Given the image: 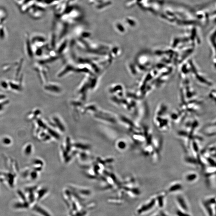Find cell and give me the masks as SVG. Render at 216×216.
Returning a JSON list of instances; mask_svg holds the SVG:
<instances>
[{"mask_svg": "<svg viewBox=\"0 0 216 216\" xmlns=\"http://www.w3.org/2000/svg\"><path fill=\"white\" fill-rule=\"evenodd\" d=\"M156 202V198H153V199L149 201L147 203L143 204L137 210L138 213L140 214L144 213V212H147L151 210L154 207Z\"/></svg>", "mask_w": 216, "mask_h": 216, "instance_id": "obj_1", "label": "cell"}, {"mask_svg": "<svg viewBox=\"0 0 216 216\" xmlns=\"http://www.w3.org/2000/svg\"><path fill=\"white\" fill-rule=\"evenodd\" d=\"M33 10L32 8L30 10V14L32 17L34 18H40L42 17L43 13V10L42 9V7L39 6H34Z\"/></svg>", "mask_w": 216, "mask_h": 216, "instance_id": "obj_2", "label": "cell"}, {"mask_svg": "<svg viewBox=\"0 0 216 216\" xmlns=\"http://www.w3.org/2000/svg\"><path fill=\"white\" fill-rule=\"evenodd\" d=\"M198 178V175L195 172H189L187 173L184 176L185 181L190 183L195 182Z\"/></svg>", "mask_w": 216, "mask_h": 216, "instance_id": "obj_3", "label": "cell"}, {"mask_svg": "<svg viewBox=\"0 0 216 216\" xmlns=\"http://www.w3.org/2000/svg\"><path fill=\"white\" fill-rule=\"evenodd\" d=\"M182 189V185L181 183L175 182L172 184L168 187V193H173L179 191Z\"/></svg>", "mask_w": 216, "mask_h": 216, "instance_id": "obj_4", "label": "cell"}, {"mask_svg": "<svg viewBox=\"0 0 216 216\" xmlns=\"http://www.w3.org/2000/svg\"><path fill=\"white\" fill-rule=\"evenodd\" d=\"M177 201L179 205V207H181L182 210L184 212H187L188 210V207L186 201L184 198L181 196H179L177 197Z\"/></svg>", "mask_w": 216, "mask_h": 216, "instance_id": "obj_5", "label": "cell"}, {"mask_svg": "<svg viewBox=\"0 0 216 216\" xmlns=\"http://www.w3.org/2000/svg\"><path fill=\"white\" fill-rule=\"evenodd\" d=\"M33 209L36 211L37 212L41 214L42 215L44 216H50V215H49V214L47 212H46V210L42 208L41 207L37 206V205H36V206H34V208H33Z\"/></svg>", "mask_w": 216, "mask_h": 216, "instance_id": "obj_6", "label": "cell"}, {"mask_svg": "<svg viewBox=\"0 0 216 216\" xmlns=\"http://www.w3.org/2000/svg\"><path fill=\"white\" fill-rule=\"evenodd\" d=\"M165 194H161L158 195L156 198V201L158 203L160 207H163L164 205V200L165 198Z\"/></svg>", "mask_w": 216, "mask_h": 216, "instance_id": "obj_7", "label": "cell"}, {"mask_svg": "<svg viewBox=\"0 0 216 216\" xmlns=\"http://www.w3.org/2000/svg\"><path fill=\"white\" fill-rule=\"evenodd\" d=\"M29 206V203L26 202L24 203H17L15 205V207L18 208H27Z\"/></svg>", "mask_w": 216, "mask_h": 216, "instance_id": "obj_8", "label": "cell"}, {"mask_svg": "<svg viewBox=\"0 0 216 216\" xmlns=\"http://www.w3.org/2000/svg\"><path fill=\"white\" fill-rule=\"evenodd\" d=\"M27 46L28 53L30 56H32V50L31 49V47L30 46L29 42V40L27 41Z\"/></svg>", "mask_w": 216, "mask_h": 216, "instance_id": "obj_9", "label": "cell"}, {"mask_svg": "<svg viewBox=\"0 0 216 216\" xmlns=\"http://www.w3.org/2000/svg\"><path fill=\"white\" fill-rule=\"evenodd\" d=\"M45 191L43 190H41L39 192V198L38 199H40L41 198L43 195L45 194Z\"/></svg>", "mask_w": 216, "mask_h": 216, "instance_id": "obj_10", "label": "cell"}, {"mask_svg": "<svg viewBox=\"0 0 216 216\" xmlns=\"http://www.w3.org/2000/svg\"><path fill=\"white\" fill-rule=\"evenodd\" d=\"M8 101H4V102H2V103H0V111L2 110L4 106L5 105V104H6L8 103Z\"/></svg>", "mask_w": 216, "mask_h": 216, "instance_id": "obj_11", "label": "cell"}, {"mask_svg": "<svg viewBox=\"0 0 216 216\" xmlns=\"http://www.w3.org/2000/svg\"><path fill=\"white\" fill-rule=\"evenodd\" d=\"M11 87H12V88H13V89H17V90H18V89H19V86H17V85H15V84H11Z\"/></svg>", "mask_w": 216, "mask_h": 216, "instance_id": "obj_12", "label": "cell"}, {"mask_svg": "<svg viewBox=\"0 0 216 216\" xmlns=\"http://www.w3.org/2000/svg\"><path fill=\"white\" fill-rule=\"evenodd\" d=\"M19 195H20V197L22 198V199H23V200H26L25 197L24 195H23V194H22V193L21 192H19Z\"/></svg>", "mask_w": 216, "mask_h": 216, "instance_id": "obj_13", "label": "cell"}, {"mask_svg": "<svg viewBox=\"0 0 216 216\" xmlns=\"http://www.w3.org/2000/svg\"><path fill=\"white\" fill-rule=\"evenodd\" d=\"M41 53L42 51L40 49L37 50L36 52V55H41Z\"/></svg>", "mask_w": 216, "mask_h": 216, "instance_id": "obj_14", "label": "cell"}, {"mask_svg": "<svg viewBox=\"0 0 216 216\" xmlns=\"http://www.w3.org/2000/svg\"><path fill=\"white\" fill-rule=\"evenodd\" d=\"M5 97L4 95H0V99H4Z\"/></svg>", "mask_w": 216, "mask_h": 216, "instance_id": "obj_15", "label": "cell"}, {"mask_svg": "<svg viewBox=\"0 0 216 216\" xmlns=\"http://www.w3.org/2000/svg\"><path fill=\"white\" fill-rule=\"evenodd\" d=\"M2 85H3V87H5V88H6V86H7V85H6V83H5V82L2 83Z\"/></svg>", "mask_w": 216, "mask_h": 216, "instance_id": "obj_16", "label": "cell"}, {"mask_svg": "<svg viewBox=\"0 0 216 216\" xmlns=\"http://www.w3.org/2000/svg\"><path fill=\"white\" fill-rule=\"evenodd\" d=\"M160 214L162 216H168V215H166V214H165V213H163V212H161Z\"/></svg>", "mask_w": 216, "mask_h": 216, "instance_id": "obj_17", "label": "cell"}, {"mask_svg": "<svg viewBox=\"0 0 216 216\" xmlns=\"http://www.w3.org/2000/svg\"><path fill=\"white\" fill-rule=\"evenodd\" d=\"M153 216H162L161 215V214L159 215H155Z\"/></svg>", "mask_w": 216, "mask_h": 216, "instance_id": "obj_18", "label": "cell"}]
</instances>
